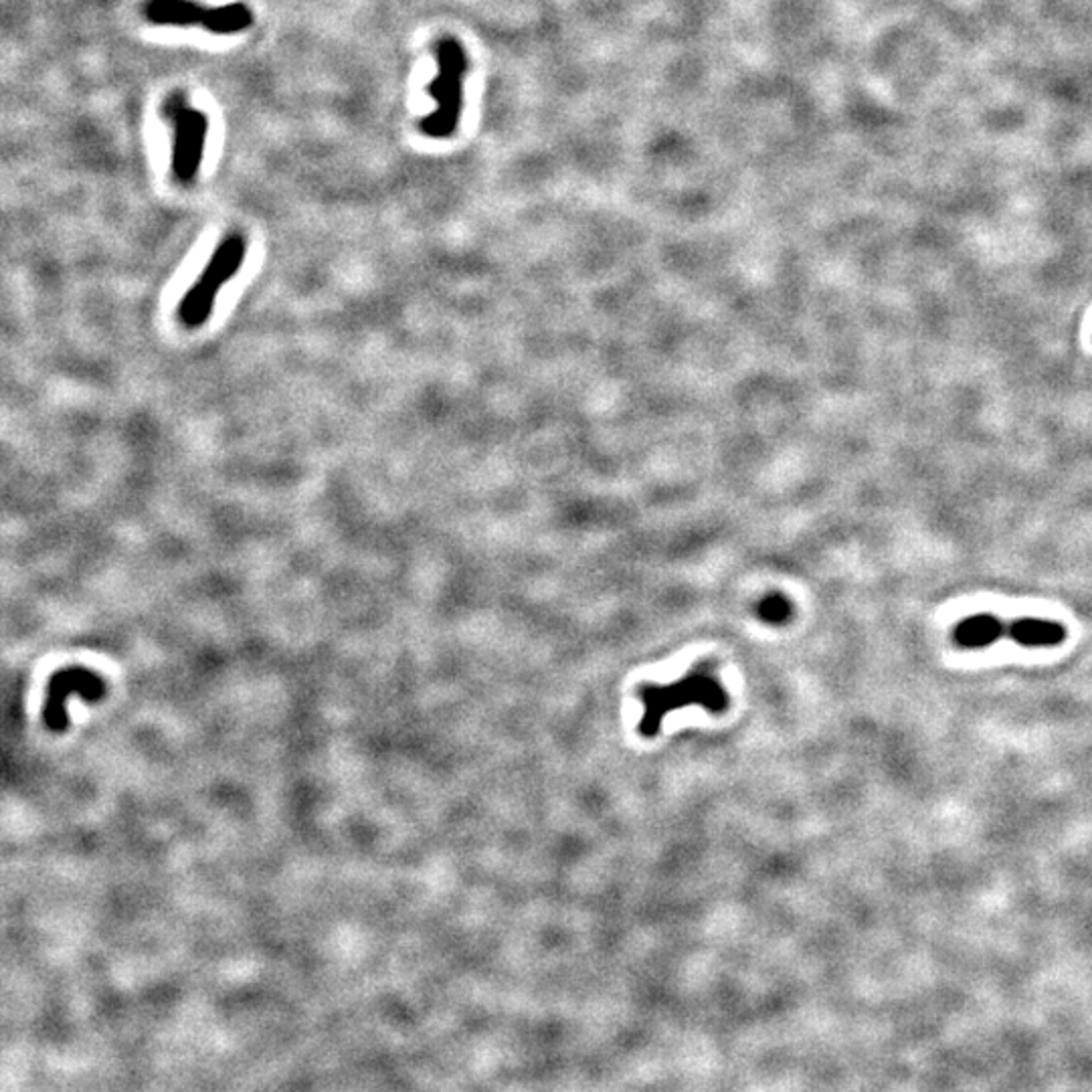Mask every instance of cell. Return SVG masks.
<instances>
[{"mask_svg": "<svg viewBox=\"0 0 1092 1092\" xmlns=\"http://www.w3.org/2000/svg\"><path fill=\"white\" fill-rule=\"evenodd\" d=\"M436 60L438 75L427 85V93L434 98L436 110L419 122V128L429 138L446 140L459 124L467 58L457 39L444 37L436 45Z\"/></svg>", "mask_w": 1092, "mask_h": 1092, "instance_id": "obj_1", "label": "cell"}, {"mask_svg": "<svg viewBox=\"0 0 1092 1092\" xmlns=\"http://www.w3.org/2000/svg\"><path fill=\"white\" fill-rule=\"evenodd\" d=\"M248 256V243L243 235H229L215 250L198 279L185 294L179 306V321L187 328H198L211 318L221 288L237 275Z\"/></svg>", "mask_w": 1092, "mask_h": 1092, "instance_id": "obj_2", "label": "cell"}, {"mask_svg": "<svg viewBox=\"0 0 1092 1092\" xmlns=\"http://www.w3.org/2000/svg\"><path fill=\"white\" fill-rule=\"evenodd\" d=\"M173 175L181 185H189L196 179L202 162L209 120L198 110L183 108L173 116Z\"/></svg>", "mask_w": 1092, "mask_h": 1092, "instance_id": "obj_3", "label": "cell"}, {"mask_svg": "<svg viewBox=\"0 0 1092 1092\" xmlns=\"http://www.w3.org/2000/svg\"><path fill=\"white\" fill-rule=\"evenodd\" d=\"M206 8L193 0H148L144 14L154 25H173V27H191L194 23L202 25Z\"/></svg>", "mask_w": 1092, "mask_h": 1092, "instance_id": "obj_4", "label": "cell"}, {"mask_svg": "<svg viewBox=\"0 0 1092 1092\" xmlns=\"http://www.w3.org/2000/svg\"><path fill=\"white\" fill-rule=\"evenodd\" d=\"M254 23V12L243 2H231L223 6L206 8L202 27L215 35H235L250 29Z\"/></svg>", "mask_w": 1092, "mask_h": 1092, "instance_id": "obj_5", "label": "cell"}, {"mask_svg": "<svg viewBox=\"0 0 1092 1092\" xmlns=\"http://www.w3.org/2000/svg\"><path fill=\"white\" fill-rule=\"evenodd\" d=\"M1014 642L1026 647H1050L1064 642L1066 630L1056 622L1046 619H1018L1010 628Z\"/></svg>", "mask_w": 1092, "mask_h": 1092, "instance_id": "obj_6", "label": "cell"}, {"mask_svg": "<svg viewBox=\"0 0 1092 1092\" xmlns=\"http://www.w3.org/2000/svg\"><path fill=\"white\" fill-rule=\"evenodd\" d=\"M1004 634V626L993 615H973L964 619L955 630V642L967 649H979L997 642Z\"/></svg>", "mask_w": 1092, "mask_h": 1092, "instance_id": "obj_7", "label": "cell"}]
</instances>
